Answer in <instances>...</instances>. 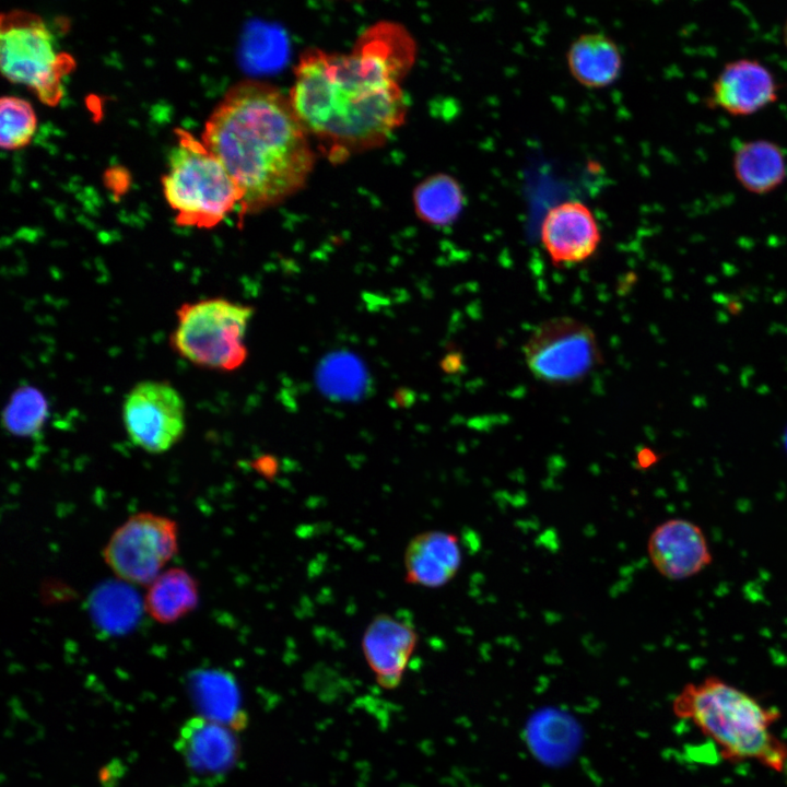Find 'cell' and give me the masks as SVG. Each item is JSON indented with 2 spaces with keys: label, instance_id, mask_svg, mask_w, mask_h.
<instances>
[{
  "label": "cell",
  "instance_id": "ffe728a7",
  "mask_svg": "<svg viewBox=\"0 0 787 787\" xmlns=\"http://www.w3.org/2000/svg\"><path fill=\"white\" fill-rule=\"evenodd\" d=\"M201 707L208 719L227 727L239 726L244 721L240 700L234 680L222 672H203L197 681Z\"/></svg>",
  "mask_w": 787,
  "mask_h": 787
},
{
  "label": "cell",
  "instance_id": "7402d4cb",
  "mask_svg": "<svg viewBox=\"0 0 787 787\" xmlns=\"http://www.w3.org/2000/svg\"><path fill=\"white\" fill-rule=\"evenodd\" d=\"M93 618L105 630L121 632L129 629L139 612L138 599L122 585L99 588L92 601Z\"/></svg>",
  "mask_w": 787,
  "mask_h": 787
},
{
  "label": "cell",
  "instance_id": "603a6c76",
  "mask_svg": "<svg viewBox=\"0 0 787 787\" xmlns=\"http://www.w3.org/2000/svg\"><path fill=\"white\" fill-rule=\"evenodd\" d=\"M0 144L4 150H19L33 139L37 119L32 105L16 96H2L0 102Z\"/></svg>",
  "mask_w": 787,
  "mask_h": 787
},
{
  "label": "cell",
  "instance_id": "cb8c5ba5",
  "mask_svg": "<svg viewBox=\"0 0 787 787\" xmlns=\"http://www.w3.org/2000/svg\"><path fill=\"white\" fill-rule=\"evenodd\" d=\"M784 43H785V45H786V47H787V21H786L785 26H784Z\"/></svg>",
  "mask_w": 787,
  "mask_h": 787
},
{
  "label": "cell",
  "instance_id": "5b68a950",
  "mask_svg": "<svg viewBox=\"0 0 787 787\" xmlns=\"http://www.w3.org/2000/svg\"><path fill=\"white\" fill-rule=\"evenodd\" d=\"M252 313V307L222 297L186 302L176 310L171 345L199 367L234 371L247 359L245 337Z\"/></svg>",
  "mask_w": 787,
  "mask_h": 787
},
{
  "label": "cell",
  "instance_id": "9c48e42d",
  "mask_svg": "<svg viewBox=\"0 0 787 787\" xmlns=\"http://www.w3.org/2000/svg\"><path fill=\"white\" fill-rule=\"evenodd\" d=\"M122 422L136 446L146 453L162 454L175 446L185 433V401L166 380H142L125 397Z\"/></svg>",
  "mask_w": 787,
  "mask_h": 787
},
{
  "label": "cell",
  "instance_id": "ac0fdd59",
  "mask_svg": "<svg viewBox=\"0 0 787 787\" xmlns=\"http://www.w3.org/2000/svg\"><path fill=\"white\" fill-rule=\"evenodd\" d=\"M733 171L744 189L762 195L783 184L787 165L778 145L767 140H752L737 149Z\"/></svg>",
  "mask_w": 787,
  "mask_h": 787
},
{
  "label": "cell",
  "instance_id": "5bb4252c",
  "mask_svg": "<svg viewBox=\"0 0 787 787\" xmlns=\"http://www.w3.org/2000/svg\"><path fill=\"white\" fill-rule=\"evenodd\" d=\"M777 98L772 72L757 60L728 62L712 86L710 103L733 116L752 115Z\"/></svg>",
  "mask_w": 787,
  "mask_h": 787
},
{
  "label": "cell",
  "instance_id": "44dd1931",
  "mask_svg": "<svg viewBox=\"0 0 787 787\" xmlns=\"http://www.w3.org/2000/svg\"><path fill=\"white\" fill-rule=\"evenodd\" d=\"M47 414L44 395L32 386H23L12 393L3 411L2 422L11 434L28 437L42 430Z\"/></svg>",
  "mask_w": 787,
  "mask_h": 787
},
{
  "label": "cell",
  "instance_id": "7a4b0ae2",
  "mask_svg": "<svg viewBox=\"0 0 787 787\" xmlns=\"http://www.w3.org/2000/svg\"><path fill=\"white\" fill-rule=\"evenodd\" d=\"M201 141L239 188L240 215L274 207L299 191L315 164L310 136L290 97L265 82L231 87L211 113Z\"/></svg>",
  "mask_w": 787,
  "mask_h": 787
},
{
  "label": "cell",
  "instance_id": "8fae6325",
  "mask_svg": "<svg viewBox=\"0 0 787 787\" xmlns=\"http://www.w3.org/2000/svg\"><path fill=\"white\" fill-rule=\"evenodd\" d=\"M647 552L656 571L670 580L695 576L713 560L703 530L682 518L658 525L648 538Z\"/></svg>",
  "mask_w": 787,
  "mask_h": 787
},
{
  "label": "cell",
  "instance_id": "277c9868",
  "mask_svg": "<svg viewBox=\"0 0 787 787\" xmlns=\"http://www.w3.org/2000/svg\"><path fill=\"white\" fill-rule=\"evenodd\" d=\"M162 177L164 197L176 212L177 225L212 228L235 208L243 195L219 158L187 130H176Z\"/></svg>",
  "mask_w": 787,
  "mask_h": 787
},
{
  "label": "cell",
  "instance_id": "9a60e30c",
  "mask_svg": "<svg viewBox=\"0 0 787 787\" xmlns=\"http://www.w3.org/2000/svg\"><path fill=\"white\" fill-rule=\"evenodd\" d=\"M461 565L458 538L449 532L430 530L415 535L403 554L409 584L437 588L449 583Z\"/></svg>",
  "mask_w": 787,
  "mask_h": 787
},
{
  "label": "cell",
  "instance_id": "30bf717a",
  "mask_svg": "<svg viewBox=\"0 0 787 787\" xmlns=\"http://www.w3.org/2000/svg\"><path fill=\"white\" fill-rule=\"evenodd\" d=\"M540 238L553 265L571 267L594 256L601 243V232L587 204L566 200L547 211Z\"/></svg>",
  "mask_w": 787,
  "mask_h": 787
},
{
  "label": "cell",
  "instance_id": "d6986e66",
  "mask_svg": "<svg viewBox=\"0 0 787 787\" xmlns=\"http://www.w3.org/2000/svg\"><path fill=\"white\" fill-rule=\"evenodd\" d=\"M460 183L448 174H435L425 178L413 191V204L418 216L434 226L455 222L466 204Z\"/></svg>",
  "mask_w": 787,
  "mask_h": 787
},
{
  "label": "cell",
  "instance_id": "ba28073f",
  "mask_svg": "<svg viewBox=\"0 0 787 787\" xmlns=\"http://www.w3.org/2000/svg\"><path fill=\"white\" fill-rule=\"evenodd\" d=\"M178 550L177 524L150 512L130 516L110 536L104 561L122 582L149 586Z\"/></svg>",
  "mask_w": 787,
  "mask_h": 787
},
{
  "label": "cell",
  "instance_id": "2e32d148",
  "mask_svg": "<svg viewBox=\"0 0 787 787\" xmlns=\"http://www.w3.org/2000/svg\"><path fill=\"white\" fill-rule=\"evenodd\" d=\"M566 63L571 75L583 86L601 89L614 83L623 67L618 44L601 32L578 35L568 46Z\"/></svg>",
  "mask_w": 787,
  "mask_h": 787
},
{
  "label": "cell",
  "instance_id": "52a82bcc",
  "mask_svg": "<svg viewBox=\"0 0 787 787\" xmlns=\"http://www.w3.org/2000/svg\"><path fill=\"white\" fill-rule=\"evenodd\" d=\"M524 354L531 374L550 385L578 383L602 361L594 330L567 316L539 324L527 339Z\"/></svg>",
  "mask_w": 787,
  "mask_h": 787
},
{
  "label": "cell",
  "instance_id": "7c38bea8",
  "mask_svg": "<svg viewBox=\"0 0 787 787\" xmlns=\"http://www.w3.org/2000/svg\"><path fill=\"white\" fill-rule=\"evenodd\" d=\"M175 747L192 775L205 779L226 774L239 754L238 741L231 727L202 716L190 718L183 725Z\"/></svg>",
  "mask_w": 787,
  "mask_h": 787
},
{
  "label": "cell",
  "instance_id": "e0dca14e",
  "mask_svg": "<svg viewBox=\"0 0 787 787\" xmlns=\"http://www.w3.org/2000/svg\"><path fill=\"white\" fill-rule=\"evenodd\" d=\"M198 602L197 580L185 568L171 567L148 586L143 607L154 621L171 624L187 616Z\"/></svg>",
  "mask_w": 787,
  "mask_h": 787
},
{
  "label": "cell",
  "instance_id": "6da1fadb",
  "mask_svg": "<svg viewBox=\"0 0 787 787\" xmlns=\"http://www.w3.org/2000/svg\"><path fill=\"white\" fill-rule=\"evenodd\" d=\"M413 56L403 28L385 23L371 27L349 52H304L289 97L328 157L340 162L380 146L403 122L400 81Z\"/></svg>",
  "mask_w": 787,
  "mask_h": 787
},
{
  "label": "cell",
  "instance_id": "3957f363",
  "mask_svg": "<svg viewBox=\"0 0 787 787\" xmlns=\"http://www.w3.org/2000/svg\"><path fill=\"white\" fill-rule=\"evenodd\" d=\"M673 712L716 743L725 759L785 770L787 744L773 731L778 710L737 686L717 677L691 682L676 696Z\"/></svg>",
  "mask_w": 787,
  "mask_h": 787
},
{
  "label": "cell",
  "instance_id": "4fadbf2b",
  "mask_svg": "<svg viewBox=\"0 0 787 787\" xmlns=\"http://www.w3.org/2000/svg\"><path fill=\"white\" fill-rule=\"evenodd\" d=\"M416 642L412 624L391 614L379 613L368 623L362 649L380 686L395 689L400 684Z\"/></svg>",
  "mask_w": 787,
  "mask_h": 787
},
{
  "label": "cell",
  "instance_id": "8992f818",
  "mask_svg": "<svg viewBox=\"0 0 787 787\" xmlns=\"http://www.w3.org/2000/svg\"><path fill=\"white\" fill-rule=\"evenodd\" d=\"M0 63L10 82L27 86L48 106L59 104L63 97L62 79L75 66L70 55L57 51L42 17L22 10L1 15Z\"/></svg>",
  "mask_w": 787,
  "mask_h": 787
}]
</instances>
